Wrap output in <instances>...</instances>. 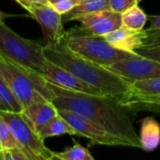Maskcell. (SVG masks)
Wrapping results in <instances>:
<instances>
[{"label":"cell","mask_w":160,"mask_h":160,"mask_svg":"<svg viewBox=\"0 0 160 160\" xmlns=\"http://www.w3.org/2000/svg\"><path fill=\"white\" fill-rule=\"evenodd\" d=\"M47 83L52 94V101L57 109L78 113L123 140L129 147L142 149L139 135L134 128L135 112L118 98L70 91Z\"/></svg>","instance_id":"cell-1"},{"label":"cell","mask_w":160,"mask_h":160,"mask_svg":"<svg viewBox=\"0 0 160 160\" xmlns=\"http://www.w3.org/2000/svg\"><path fill=\"white\" fill-rule=\"evenodd\" d=\"M46 59L68 71L103 95L125 99L131 92V83L106 68L82 58L69 51L62 43L43 46Z\"/></svg>","instance_id":"cell-2"},{"label":"cell","mask_w":160,"mask_h":160,"mask_svg":"<svg viewBox=\"0 0 160 160\" xmlns=\"http://www.w3.org/2000/svg\"><path fill=\"white\" fill-rule=\"evenodd\" d=\"M61 43L77 55L104 68L119 60L141 56L138 53L119 50L110 45L102 37L90 34L80 26L66 31Z\"/></svg>","instance_id":"cell-3"},{"label":"cell","mask_w":160,"mask_h":160,"mask_svg":"<svg viewBox=\"0 0 160 160\" xmlns=\"http://www.w3.org/2000/svg\"><path fill=\"white\" fill-rule=\"evenodd\" d=\"M0 55L40 76L47 62L42 45L21 37L4 22H0Z\"/></svg>","instance_id":"cell-4"},{"label":"cell","mask_w":160,"mask_h":160,"mask_svg":"<svg viewBox=\"0 0 160 160\" xmlns=\"http://www.w3.org/2000/svg\"><path fill=\"white\" fill-rule=\"evenodd\" d=\"M0 77L7 82L23 109L43 98L52 101L51 89L40 75L23 69L1 55Z\"/></svg>","instance_id":"cell-5"},{"label":"cell","mask_w":160,"mask_h":160,"mask_svg":"<svg viewBox=\"0 0 160 160\" xmlns=\"http://www.w3.org/2000/svg\"><path fill=\"white\" fill-rule=\"evenodd\" d=\"M0 115L10 128L21 150L28 160L54 159V152L44 143V140L22 112L0 111Z\"/></svg>","instance_id":"cell-6"},{"label":"cell","mask_w":160,"mask_h":160,"mask_svg":"<svg viewBox=\"0 0 160 160\" xmlns=\"http://www.w3.org/2000/svg\"><path fill=\"white\" fill-rule=\"evenodd\" d=\"M28 14L36 20L43 32L47 44H59L63 40L66 30L62 15L49 3H34L29 0H15Z\"/></svg>","instance_id":"cell-7"},{"label":"cell","mask_w":160,"mask_h":160,"mask_svg":"<svg viewBox=\"0 0 160 160\" xmlns=\"http://www.w3.org/2000/svg\"><path fill=\"white\" fill-rule=\"evenodd\" d=\"M61 115L75 130L76 135L90 140L93 143L105 146H124L129 147L123 140L113 136L99 125L86 119L85 117L68 110L57 109Z\"/></svg>","instance_id":"cell-8"},{"label":"cell","mask_w":160,"mask_h":160,"mask_svg":"<svg viewBox=\"0 0 160 160\" xmlns=\"http://www.w3.org/2000/svg\"><path fill=\"white\" fill-rule=\"evenodd\" d=\"M106 68L130 83L135 81L160 78V62L142 56L119 60Z\"/></svg>","instance_id":"cell-9"},{"label":"cell","mask_w":160,"mask_h":160,"mask_svg":"<svg viewBox=\"0 0 160 160\" xmlns=\"http://www.w3.org/2000/svg\"><path fill=\"white\" fill-rule=\"evenodd\" d=\"M70 21L79 22L82 24L80 27L90 34L103 36L122 26V14L106 9L78 15Z\"/></svg>","instance_id":"cell-10"},{"label":"cell","mask_w":160,"mask_h":160,"mask_svg":"<svg viewBox=\"0 0 160 160\" xmlns=\"http://www.w3.org/2000/svg\"><path fill=\"white\" fill-rule=\"evenodd\" d=\"M41 77L47 82L67 90L87 93L92 95H103L99 89L87 84L86 82L76 77L70 71L48 60L45 64L44 71L41 74Z\"/></svg>","instance_id":"cell-11"},{"label":"cell","mask_w":160,"mask_h":160,"mask_svg":"<svg viewBox=\"0 0 160 160\" xmlns=\"http://www.w3.org/2000/svg\"><path fill=\"white\" fill-rule=\"evenodd\" d=\"M100 37L110 45L133 53H136V50L142 47L143 41L142 31H132L123 26Z\"/></svg>","instance_id":"cell-12"},{"label":"cell","mask_w":160,"mask_h":160,"mask_svg":"<svg viewBox=\"0 0 160 160\" xmlns=\"http://www.w3.org/2000/svg\"><path fill=\"white\" fill-rule=\"evenodd\" d=\"M22 113L38 131L46 123L58 114V110L52 101L43 98L24 108Z\"/></svg>","instance_id":"cell-13"},{"label":"cell","mask_w":160,"mask_h":160,"mask_svg":"<svg viewBox=\"0 0 160 160\" xmlns=\"http://www.w3.org/2000/svg\"><path fill=\"white\" fill-rule=\"evenodd\" d=\"M140 142L142 150L155 151L160 144V125L152 116L142 119L140 130Z\"/></svg>","instance_id":"cell-14"},{"label":"cell","mask_w":160,"mask_h":160,"mask_svg":"<svg viewBox=\"0 0 160 160\" xmlns=\"http://www.w3.org/2000/svg\"><path fill=\"white\" fill-rule=\"evenodd\" d=\"M38 132L43 140L51 137L65 135V134H68L72 136L76 135V132L72 128V127L59 114H57L52 119H51L48 123H46L42 128H40L38 130Z\"/></svg>","instance_id":"cell-15"},{"label":"cell","mask_w":160,"mask_h":160,"mask_svg":"<svg viewBox=\"0 0 160 160\" xmlns=\"http://www.w3.org/2000/svg\"><path fill=\"white\" fill-rule=\"evenodd\" d=\"M120 102L131 110L156 111L160 109V94L158 95H129Z\"/></svg>","instance_id":"cell-16"},{"label":"cell","mask_w":160,"mask_h":160,"mask_svg":"<svg viewBox=\"0 0 160 160\" xmlns=\"http://www.w3.org/2000/svg\"><path fill=\"white\" fill-rule=\"evenodd\" d=\"M147 21L148 15L139 5H135L122 13V26L132 31H142Z\"/></svg>","instance_id":"cell-17"},{"label":"cell","mask_w":160,"mask_h":160,"mask_svg":"<svg viewBox=\"0 0 160 160\" xmlns=\"http://www.w3.org/2000/svg\"><path fill=\"white\" fill-rule=\"evenodd\" d=\"M106 9H110L108 0L82 1L79 3L77 6H75L70 11L62 15V19L64 22H68L71 20V18L78 16V15L87 14V13H92V12H96L99 10H106Z\"/></svg>","instance_id":"cell-18"},{"label":"cell","mask_w":160,"mask_h":160,"mask_svg":"<svg viewBox=\"0 0 160 160\" xmlns=\"http://www.w3.org/2000/svg\"><path fill=\"white\" fill-rule=\"evenodd\" d=\"M0 104L4 111L22 112L23 108L18 101L7 82L0 77Z\"/></svg>","instance_id":"cell-19"},{"label":"cell","mask_w":160,"mask_h":160,"mask_svg":"<svg viewBox=\"0 0 160 160\" xmlns=\"http://www.w3.org/2000/svg\"><path fill=\"white\" fill-rule=\"evenodd\" d=\"M54 159L60 160H95V158L88 149L80 143H74L73 146L67 148L61 153L54 152Z\"/></svg>","instance_id":"cell-20"},{"label":"cell","mask_w":160,"mask_h":160,"mask_svg":"<svg viewBox=\"0 0 160 160\" xmlns=\"http://www.w3.org/2000/svg\"><path fill=\"white\" fill-rule=\"evenodd\" d=\"M160 94V78L141 80L131 82L129 95H158Z\"/></svg>","instance_id":"cell-21"},{"label":"cell","mask_w":160,"mask_h":160,"mask_svg":"<svg viewBox=\"0 0 160 160\" xmlns=\"http://www.w3.org/2000/svg\"><path fill=\"white\" fill-rule=\"evenodd\" d=\"M8 149L21 150L19 143L17 142L10 128L4 120V118L0 115V152Z\"/></svg>","instance_id":"cell-22"},{"label":"cell","mask_w":160,"mask_h":160,"mask_svg":"<svg viewBox=\"0 0 160 160\" xmlns=\"http://www.w3.org/2000/svg\"><path fill=\"white\" fill-rule=\"evenodd\" d=\"M109 1V7L110 9L118 12L123 13L128 8L134 7L135 5H138V0H108Z\"/></svg>","instance_id":"cell-23"},{"label":"cell","mask_w":160,"mask_h":160,"mask_svg":"<svg viewBox=\"0 0 160 160\" xmlns=\"http://www.w3.org/2000/svg\"><path fill=\"white\" fill-rule=\"evenodd\" d=\"M135 52L142 57L160 62V47H141Z\"/></svg>","instance_id":"cell-24"},{"label":"cell","mask_w":160,"mask_h":160,"mask_svg":"<svg viewBox=\"0 0 160 160\" xmlns=\"http://www.w3.org/2000/svg\"><path fill=\"white\" fill-rule=\"evenodd\" d=\"M80 2V0H62L54 5H52L53 8L61 15H64L70 11L75 6H77Z\"/></svg>","instance_id":"cell-25"},{"label":"cell","mask_w":160,"mask_h":160,"mask_svg":"<svg viewBox=\"0 0 160 160\" xmlns=\"http://www.w3.org/2000/svg\"><path fill=\"white\" fill-rule=\"evenodd\" d=\"M0 160H28L20 149H8L0 152Z\"/></svg>","instance_id":"cell-26"},{"label":"cell","mask_w":160,"mask_h":160,"mask_svg":"<svg viewBox=\"0 0 160 160\" xmlns=\"http://www.w3.org/2000/svg\"><path fill=\"white\" fill-rule=\"evenodd\" d=\"M150 25L146 28L148 31L160 32V15H150L148 16Z\"/></svg>","instance_id":"cell-27"},{"label":"cell","mask_w":160,"mask_h":160,"mask_svg":"<svg viewBox=\"0 0 160 160\" xmlns=\"http://www.w3.org/2000/svg\"><path fill=\"white\" fill-rule=\"evenodd\" d=\"M7 16H8V15L6 14L5 12H3L2 10H0V22H3V20H4Z\"/></svg>","instance_id":"cell-28"},{"label":"cell","mask_w":160,"mask_h":160,"mask_svg":"<svg viewBox=\"0 0 160 160\" xmlns=\"http://www.w3.org/2000/svg\"><path fill=\"white\" fill-rule=\"evenodd\" d=\"M50 5H54V4H56V3H58V2H60V1H62V0H46Z\"/></svg>","instance_id":"cell-29"},{"label":"cell","mask_w":160,"mask_h":160,"mask_svg":"<svg viewBox=\"0 0 160 160\" xmlns=\"http://www.w3.org/2000/svg\"><path fill=\"white\" fill-rule=\"evenodd\" d=\"M31 2H34V3H48L46 0H29Z\"/></svg>","instance_id":"cell-30"},{"label":"cell","mask_w":160,"mask_h":160,"mask_svg":"<svg viewBox=\"0 0 160 160\" xmlns=\"http://www.w3.org/2000/svg\"><path fill=\"white\" fill-rule=\"evenodd\" d=\"M1 110H3V111H4V109H3V107H2V106H1V104H0V111H1Z\"/></svg>","instance_id":"cell-31"},{"label":"cell","mask_w":160,"mask_h":160,"mask_svg":"<svg viewBox=\"0 0 160 160\" xmlns=\"http://www.w3.org/2000/svg\"><path fill=\"white\" fill-rule=\"evenodd\" d=\"M142 0H138V4H139L140 2H142Z\"/></svg>","instance_id":"cell-32"},{"label":"cell","mask_w":160,"mask_h":160,"mask_svg":"<svg viewBox=\"0 0 160 160\" xmlns=\"http://www.w3.org/2000/svg\"><path fill=\"white\" fill-rule=\"evenodd\" d=\"M82 1H87V0H80V2H82Z\"/></svg>","instance_id":"cell-33"}]
</instances>
